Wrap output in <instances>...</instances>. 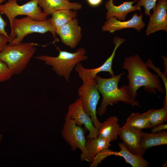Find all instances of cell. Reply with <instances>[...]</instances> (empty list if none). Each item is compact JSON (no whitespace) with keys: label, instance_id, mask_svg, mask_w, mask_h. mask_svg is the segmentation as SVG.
I'll return each mask as SVG.
<instances>
[{"label":"cell","instance_id":"1","mask_svg":"<svg viewBox=\"0 0 167 167\" xmlns=\"http://www.w3.org/2000/svg\"><path fill=\"white\" fill-rule=\"evenodd\" d=\"M148 68L146 63L137 54L124 59L122 68L128 71L129 91L134 100L136 98L138 90L142 87L149 94H157L156 90L165 93L159 75L152 74Z\"/></svg>","mask_w":167,"mask_h":167},{"label":"cell","instance_id":"2","mask_svg":"<svg viewBox=\"0 0 167 167\" xmlns=\"http://www.w3.org/2000/svg\"><path fill=\"white\" fill-rule=\"evenodd\" d=\"M124 73L123 72L107 78L96 76L95 81L102 96V102L97 111L99 116L105 113L109 105H113L120 101L132 106H139V101L131 97L128 85L121 86L120 88L118 87L122 76Z\"/></svg>","mask_w":167,"mask_h":167},{"label":"cell","instance_id":"3","mask_svg":"<svg viewBox=\"0 0 167 167\" xmlns=\"http://www.w3.org/2000/svg\"><path fill=\"white\" fill-rule=\"evenodd\" d=\"M37 45L32 42L9 43L0 53V60L6 64L13 75L19 74L27 67Z\"/></svg>","mask_w":167,"mask_h":167},{"label":"cell","instance_id":"4","mask_svg":"<svg viewBox=\"0 0 167 167\" xmlns=\"http://www.w3.org/2000/svg\"><path fill=\"white\" fill-rule=\"evenodd\" d=\"M59 53L56 57L48 55L37 56V59L44 62L47 65L52 66L53 70L58 76L64 77L66 81H69L71 74L76 65L80 62L87 60L86 52L83 48L77 49L74 53L62 50L58 47Z\"/></svg>","mask_w":167,"mask_h":167},{"label":"cell","instance_id":"5","mask_svg":"<svg viewBox=\"0 0 167 167\" xmlns=\"http://www.w3.org/2000/svg\"><path fill=\"white\" fill-rule=\"evenodd\" d=\"M9 35V43H21L24 37L33 33L44 34L49 32L52 34L55 41H58L56 36L55 28L52 25L50 19L41 21L36 20L27 16L20 19L15 18L13 20Z\"/></svg>","mask_w":167,"mask_h":167},{"label":"cell","instance_id":"6","mask_svg":"<svg viewBox=\"0 0 167 167\" xmlns=\"http://www.w3.org/2000/svg\"><path fill=\"white\" fill-rule=\"evenodd\" d=\"M0 12L7 17L11 28L13 20L18 15H26L35 20L41 21L46 20L48 16L39 6L38 0H31L21 5L18 4L17 0H8L1 5Z\"/></svg>","mask_w":167,"mask_h":167},{"label":"cell","instance_id":"7","mask_svg":"<svg viewBox=\"0 0 167 167\" xmlns=\"http://www.w3.org/2000/svg\"><path fill=\"white\" fill-rule=\"evenodd\" d=\"M82 81L83 84L78 89V95L81 98L84 110L90 117L94 126L98 129L102 124L96 115L100 93L95 80H84Z\"/></svg>","mask_w":167,"mask_h":167},{"label":"cell","instance_id":"8","mask_svg":"<svg viewBox=\"0 0 167 167\" xmlns=\"http://www.w3.org/2000/svg\"><path fill=\"white\" fill-rule=\"evenodd\" d=\"M126 39L117 36L113 39L115 46L112 53L105 62L100 66L93 69L85 68L82 65L79 63L75 67V71L78 73L79 76L82 79L94 80L97 74L102 72H108L112 76L115 75L112 69L113 61L118 48L123 43Z\"/></svg>","mask_w":167,"mask_h":167},{"label":"cell","instance_id":"9","mask_svg":"<svg viewBox=\"0 0 167 167\" xmlns=\"http://www.w3.org/2000/svg\"><path fill=\"white\" fill-rule=\"evenodd\" d=\"M66 117L74 120L77 125L81 126L84 125L89 131L87 139L97 136L98 129L94 125L90 117L84 110L80 97L69 105Z\"/></svg>","mask_w":167,"mask_h":167},{"label":"cell","instance_id":"10","mask_svg":"<svg viewBox=\"0 0 167 167\" xmlns=\"http://www.w3.org/2000/svg\"><path fill=\"white\" fill-rule=\"evenodd\" d=\"M62 135L73 151L79 149L82 153L85 152L86 140L84 131L81 126L76 125L74 120L65 117Z\"/></svg>","mask_w":167,"mask_h":167},{"label":"cell","instance_id":"11","mask_svg":"<svg viewBox=\"0 0 167 167\" xmlns=\"http://www.w3.org/2000/svg\"><path fill=\"white\" fill-rule=\"evenodd\" d=\"M141 130L124 125L120 127L118 135L122 143L133 154L143 158L145 151L140 145Z\"/></svg>","mask_w":167,"mask_h":167},{"label":"cell","instance_id":"12","mask_svg":"<svg viewBox=\"0 0 167 167\" xmlns=\"http://www.w3.org/2000/svg\"><path fill=\"white\" fill-rule=\"evenodd\" d=\"M152 10L146 30L147 36L160 30L167 31V0H158Z\"/></svg>","mask_w":167,"mask_h":167},{"label":"cell","instance_id":"13","mask_svg":"<svg viewBox=\"0 0 167 167\" xmlns=\"http://www.w3.org/2000/svg\"><path fill=\"white\" fill-rule=\"evenodd\" d=\"M82 29L75 18L58 29L56 33L59 36L61 41L71 49L75 48L82 38Z\"/></svg>","mask_w":167,"mask_h":167},{"label":"cell","instance_id":"14","mask_svg":"<svg viewBox=\"0 0 167 167\" xmlns=\"http://www.w3.org/2000/svg\"><path fill=\"white\" fill-rule=\"evenodd\" d=\"M143 16L142 14L138 15L135 13L130 19L126 21H121L112 17L107 20L101 29L102 31L109 32L112 33L118 30L128 28H135L139 32L145 26L142 19Z\"/></svg>","mask_w":167,"mask_h":167},{"label":"cell","instance_id":"15","mask_svg":"<svg viewBox=\"0 0 167 167\" xmlns=\"http://www.w3.org/2000/svg\"><path fill=\"white\" fill-rule=\"evenodd\" d=\"M137 1L124 2L119 5L116 6L113 4V0H108L105 5L107 11L106 14V19L114 17L118 20L125 21L129 13L137 10L140 11V7L136 5H133V4Z\"/></svg>","mask_w":167,"mask_h":167},{"label":"cell","instance_id":"16","mask_svg":"<svg viewBox=\"0 0 167 167\" xmlns=\"http://www.w3.org/2000/svg\"><path fill=\"white\" fill-rule=\"evenodd\" d=\"M85 143V152L82 153L80 159L83 161L92 162L100 152L109 149L111 145L108 141L98 136L88 139Z\"/></svg>","mask_w":167,"mask_h":167},{"label":"cell","instance_id":"17","mask_svg":"<svg viewBox=\"0 0 167 167\" xmlns=\"http://www.w3.org/2000/svg\"><path fill=\"white\" fill-rule=\"evenodd\" d=\"M38 5L48 16L59 10L68 9L77 11L82 7L80 3L71 2L67 0H38Z\"/></svg>","mask_w":167,"mask_h":167},{"label":"cell","instance_id":"18","mask_svg":"<svg viewBox=\"0 0 167 167\" xmlns=\"http://www.w3.org/2000/svg\"><path fill=\"white\" fill-rule=\"evenodd\" d=\"M118 121V119L115 116L108 118L98 129L97 136L109 142L116 140L120 127Z\"/></svg>","mask_w":167,"mask_h":167},{"label":"cell","instance_id":"19","mask_svg":"<svg viewBox=\"0 0 167 167\" xmlns=\"http://www.w3.org/2000/svg\"><path fill=\"white\" fill-rule=\"evenodd\" d=\"M167 144V131L147 133L142 131L140 145L144 151L151 147Z\"/></svg>","mask_w":167,"mask_h":167},{"label":"cell","instance_id":"20","mask_svg":"<svg viewBox=\"0 0 167 167\" xmlns=\"http://www.w3.org/2000/svg\"><path fill=\"white\" fill-rule=\"evenodd\" d=\"M120 148L119 152L111 150L112 155L122 157L126 162L133 167H147L149 163L144 158L136 155L129 151L122 143L118 144Z\"/></svg>","mask_w":167,"mask_h":167},{"label":"cell","instance_id":"21","mask_svg":"<svg viewBox=\"0 0 167 167\" xmlns=\"http://www.w3.org/2000/svg\"><path fill=\"white\" fill-rule=\"evenodd\" d=\"M50 20L56 30L64 26L77 15L76 11L63 9L56 11L52 14Z\"/></svg>","mask_w":167,"mask_h":167},{"label":"cell","instance_id":"22","mask_svg":"<svg viewBox=\"0 0 167 167\" xmlns=\"http://www.w3.org/2000/svg\"><path fill=\"white\" fill-rule=\"evenodd\" d=\"M148 120L152 128L163 124L167 120V106L159 109H149L143 113Z\"/></svg>","mask_w":167,"mask_h":167},{"label":"cell","instance_id":"23","mask_svg":"<svg viewBox=\"0 0 167 167\" xmlns=\"http://www.w3.org/2000/svg\"><path fill=\"white\" fill-rule=\"evenodd\" d=\"M124 125L142 130L152 128L147 118L143 113H132L127 118Z\"/></svg>","mask_w":167,"mask_h":167},{"label":"cell","instance_id":"24","mask_svg":"<svg viewBox=\"0 0 167 167\" xmlns=\"http://www.w3.org/2000/svg\"><path fill=\"white\" fill-rule=\"evenodd\" d=\"M12 75L6 64L0 60V83L10 79Z\"/></svg>","mask_w":167,"mask_h":167},{"label":"cell","instance_id":"25","mask_svg":"<svg viewBox=\"0 0 167 167\" xmlns=\"http://www.w3.org/2000/svg\"><path fill=\"white\" fill-rule=\"evenodd\" d=\"M157 0H138L137 6L140 7L142 6L144 7L145 14L147 16L151 15L150 11L152 9L156 3Z\"/></svg>","mask_w":167,"mask_h":167},{"label":"cell","instance_id":"26","mask_svg":"<svg viewBox=\"0 0 167 167\" xmlns=\"http://www.w3.org/2000/svg\"><path fill=\"white\" fill-rule=\"evenodd\" d=\"M146 64L148 67L154 69L158 73L159 76L161 78L165 89L166 95L165 97H167V79L166 76L161 71V69L159 68H156L154 66L151 60H148Z\"/></svg>","mask_w":167,"mask_h":167},{"label":"cell","instance_id":"27","mask_svg":"<svg viewBox=\"0 0 167 167\" xmlns=\"http://www.w3.org/2000/svg\"><path fill=\"white\" fill-rule=\"evenodd\" d=\"M6 0H0V6L1 5V3ZM1 14L0 12V33L10 38L9 36L7 34V33L5 30V28L6 26V22H5L2 18Z\"/></svg>","mask_w":167,"mask_h":167},{"label":"cell","instance_id":"28","mask_svg":"<svg viewBox=\"0 0 167 167\" xmlns=\"http://www.w3.org/2000/svg\"><path fill=\"white\" fill-rule=\"evenodd\" d=\"M10 38L0 33V53L3 50Z\"/></svg>","mask_w":167,"mask_h":167},{"label":"cell","instance_id":"29","mask_svg":"<svg viewBox=\"0 0 167 167\" xmlns=\"http://www.w3.org/2000/svg\"><path fill=\"white\" fill-rule=\"evenodd\" d=\"M151 131L152 133H156L167 129V125L163 124L157 125L152 128Z\"/></svg>","mask_w":167,"mask_h":167},{"label":"cell","instance_id":"30","mask_svg":"<svg viewBox=\"0 0 167 167\" xmlns=\"http://www.w3.org/2000/svg\"><path fill=\"white\" fill-rule=\"evenodd\" d=\"M90 6L96 7L99 5L102 2V0H86Z\"/></svg>","mask_w":167,"mask_h":167},{"label":"cell","instance_id":"31","mask_svg":"<svg viewBox=\"0 0 167 167\" xmlns=\"http://www.w3.org/2000/svg\"><path fill=\"white\" fill-rule=\"evenodd\" d=\"M162 58L163 60L164 61V73L163 74H164V75L167 76V58L165 56H162Z\"/></svg>","mask_w":167,"mask_h":167},{"label":"cell","instance_id":"32","mask_svg":"<svg viewBox=\"0 0 167 167\" xmlns=\"http://www.w3.org/2000/svg\"><path fill=\"white\" fill-rule=\"evenodd\" d=\"M1 135H0V141L1 140Z\"/></svg>","mask_w":167,"mask_h":167},{"label":"cell","instance_id":"33","mask_svg":"<svg viewBox=\"0 0 167 167\" xmlns=\"http://www.w3.org/2000/svg\"></svg>","mask_w":167,"mask_h":167}]
</instances>
